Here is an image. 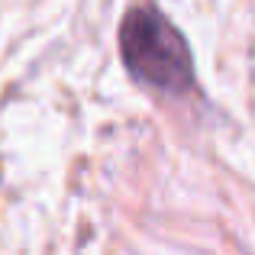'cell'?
Listing matches in <instances>:
<instances>
[{"label":"cell","instance_id":"6da1fadb","mask_svg":"<svg viewBox=\"0 0 255 255\" xmlns=\"http://www.w3.org/2000/svg\"><path fill=\"white\" fill-rule=\"evenodd\" d=\"M120 55L139 84L181 97L194 87V58L187 39L155 3L126 10L120 23Z\"/></svg>","mask_w":255,"mask_h":255}]
</instances>
